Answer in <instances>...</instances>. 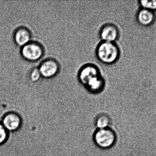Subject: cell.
Returning a JSON list of instances; mask_svg holds the SVG:
<instances>
[{"label":"cell","mask_w":156,"mask_h":156,"mask_svg":"<svg viewBox=\"0 0 156 156\" xmlns=\"http://www.w3.org/2000/svg\"><path fill=\"white\" fill-rule=\"evenodd\" d=\"M97 59L105 65H112L118 61L121 51L116 43L101 41L95 49Z\"/></svg>","instance_id":"obj_1"},{"label":"cell","mask_w":156,"mask_h":156,"mask_svg":"<svg viewBox=\"0 0 156 156\" xmlns=\"http://www.w3.org/2000/svg\"><path fill=\"white\" fill-rule=\"evenodd\" d=\"M21 56L29 63H35L43 58L45 53L44 47L38 41L32 40L20 49Z\"/></svg>","instance_id":"obj_2"},{"label":"cell","mask_w":156,"mask_h":156,"mask_svg":"<svg viewBox=\"0 0 156 156\" xmlns=\"http://www.w3.org/2000/svg\"><path fill=\"white\" fill-rule=\"evenodd\" d=\"M93 140L96 146L101 149H110L116 143L117 135L111 128L97 129L94 134Z\"/></svg>","instance_id":"obj_3"},{"label":"cell","mask_w":156,"mask_h":156,"mask_svg":"<svg viewBox=\"0 0 156 156\" xmlns=\"http://www.w3.org/2000/svg\"><path fill=\"white\" fill-rule=\"evenodd\" d=\"M37 67L42 78L45 79L55 78L59 74L61 70L60 63L56 59L52 57L44 60Z\"/></svg>","instance_id":"obj_4"},{"label":"cell","mask_w":156,"mask_h":156,"mask_svg":"<svg viewBox=\"0 0 156 156\" xmlns=\"http://www.w3.org/2000/svg\"><path fill=\"white\" fill-rule=\"evenodd\" d=\"M100 75H101V71L96 65L92 63H87L80 69L77 78L80 83L84 87L91 79Z\"/></svg>","instance_id":"obj_5"},{"label":"cell","mask_w":156,"mask_h":156,"mask_svg":"<svg viewBox=\"0 0 156 156\" xmlns=\"http://www.w3.org/2000/svg\"><path fill=\"white\" fill-rule=\"evenodd\" d=\"M99 35L101 41L116 43L120 37V31L114 24L107 23L102 26Z\"/></svg>","instance_id":"obj_6"},{"label":"cell","mask_w":156,"mask_h":156,"mask_svg":"<svg viewBox=\"0 0 156 156\" xmlns=\"http://www.w3.org/2000/svg\"><path fill=\"white\" fill-rule=\"evenodd\" d=\"M1 123L8 132H13L21 128L23 120L16 113L9 112L3 116Z\"/></svg>","instance_id":"obj_7"},{"label":"cell","mask_w":156,"mask_h":156,"mask_svg":"<svg viewBox=\"0 0 156 156\" xmlns=\"http://www.w3.org/2000/svg\"><path fill=\"white\" fill-rule=\"evenodd\" d=\"M33 34L30 29L25 26H21L14 32L13 39L16 45L21 48L33 40Z\"/></svg>","instance_id":"obj_8"},{"label":"cell","mask_w":156,"mask_h":156,"mask_svg":"<svg viewBox=\"0 0 156 156\" xmlns=\"http://www.w3.org/2000/svg\"><path fill=\"white\" fill-rule=\"evenodd\" d=\"M105 84V79L101 75H100L91 79L84 87L90 93L98 94L103 91Z\"/></svg>","instance_id":"obj_9"},{"label":"cell","mask_w":156,"mask_h":156,"mask_svg":"<svg viewBox=\"0 0 156 156\" xmlns=\"http://www.w3.org/2000/svg\"><path fill=\"white\" fill-rule=\"evenodd\" d=\"M136 19L141 25L150 26L153 25L155 21L156 15L154 12L141 8L137 12Z\"/></svg>","instance_id":"obj_10"},{"label":"cell","mask_w":156,"mask_h":156,"mask_svg":"<svg viewBox=\"0 0 156 156\" xmlns=\"http://www.w3.org/2000/svg\"><path fill=\"white\" fill-rule=\"evenodd\" d=\"M112 121L111 117L107 114L101 113L95 117L94 124L97 129L110 128Z\"/></svg>","instance_id":"obj_11"},{"label":"cell","mask_w":156,"mask_h":156,"mask_svg":"<svg viewBox=\"0 0 156 156\" xmlns=\"http://www.w3.org/2000/svg\"><path fill=\"white\" fill-rule=\"evenodd\" d=\"M28 78L32 83H37L40 80L42 77L37 67H34L30 70L28 74Z\"/></svg>","instance_id":"obj_12"},{"label":"cell","mask_w":156,"mask_h":156,"mask_svg":"<svg viewBox=\"0 0 156 156\" xmlns=\"http://www.w3.org/2000/svg\"><path fill=\"white\" fill-rule=\"evenodd\" d=\"M141 8L155 12L156 11V1L141 0L139 1Z\"/></svg>","instance_id":"obj_13"},{"label":"cell","mask_w":156,"mask_h":156,"mask_svg":"<svg viewBox=\"0 0 156 156\" xmlns=\"http://www.w3.org/2000/svg\"><path fill=\"white\" fill-rule=\"evenodd\" d=\"M9 132L4 127L2 123L0 122V145L6 142L8 138Z\"/></svg>","instance_id":"obj_14"}]
</instances>
